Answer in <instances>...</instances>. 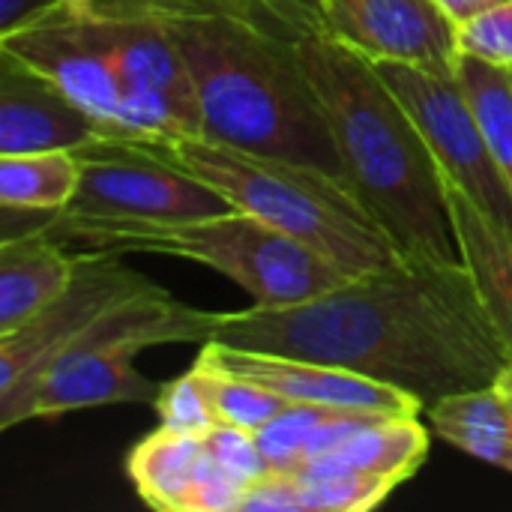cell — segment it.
I'll list each match as a JSON object with an SVG mask.
<instances>
[{
	"label": "cell",
	"mask_w": 512,
	"mask_h": 512,
	"mask_svg": "<svg viewBox=\"0 0 512 512\" xmlns=\"http://www.w3.org/2000/svg\"><path fill=\"white\" fill-rule=\"evenodd\" d=\"M96 3L147 15L165 30L192 81L204 138L312 162L342 177L330 129L294 54L288 0Z\"/></svg>",
	"instance_id": "obj_2"
},
{
	"label": "cell",
	"mask_w": 512,
	"mask_h": 512,
	"mask_svg": "<svg viewBox=\"0 0 512 512\" xmlns=\"http://www.w3.org/2000/svg\"><path fill=\"white\" fill-rule=\"evenodd\" d=\"M60 3L72 12H93V6H96V0H60Z\"/></svg>",
	"instance_id": "obj_28"
},
{
	"label": "cell",
	"mask_w": 512,
	"mask_h": 512,
	"mask_svg": "<svg viewBox=\"0 0 512 512\" xmlns=\"http://www.w3.org/2000/svg\"><path fill=\"white\" fill-rule=\"evenodd\" d=\"M375 69L414 117L441 168V177L462 189L492 219L512 228L510 186L492 159L483 126L456 69L411 63H375Z\"/></svg>",
	"instance_id": "obj_6"
},
{
	"label": "cell",
	"mask_w": 512,
	"mask_h": 512,
	"mask_svg": "<svg viewBox=\"0 0 512 512\" xmlns=\"http://www.w3.org/2000/svg\"><path fill=\"white\" fill-rule=\"evenodd\" d=\"M75 150L81 156V186L66 207L69 213L171 222L231 210L204 180L165 162L138 141L99 135Z\"/></svg>",
	"instance_id": "obj_7"
},
{
	"label": "cell",
	"mask_w": 512,
	"mask_h": 512,
	"mask_svg": "<svg viewBox=\"0 0 512 512\" xmlns=\"http://www.w3.org/2000/svg\"><path fill=\"white\" fill-rule=\"evenodd\" d=\"M138 345H96L63 351L21 396L0 429H15L30 420H54L69 411L102 405H153L159 387L135 369Z\"/></svg>",
	"instance_id": "obj_11"
},
{
	"label": "cell",
	"mask_w": 512,
	"mask_h": 512,
	"mask_svg": "<svg viewBox=\"0 0 512 512\" xmlns=\"http://www.w3.org/2000/svg\"><path fill=\"white\" fill-rule=\"evenodd\" d=\"M99 138L93 117L51 78L0 51V156L75 150Z\"/></svg>",
	"instance_id": "obj_13"
},
{
	"label": "cell",
	"mask_w": 512,
	"mask_h": 512,
	"mask_svg": "<svg viewBox=\"0 0 512 512\" xmlns=\"http://www.w3.org/2000/svg\"><path fill=\"white\" fill-rule=\"evenodd\" d=\"M426 417L450 447L512 474V411L495 384L444 396L426 408Z\"/></svg>",
	"instance_id": "obj_17"
},
{
	"label": "cell",
	"mask_w": 512,
	"mask_h": 512,
	"mask_svg": "<svg viewBox=\"0 0 512 512\" xmlns=\"http://www.w3.org/2000/svg\"><path fill=\"white\" fill-rule=\"evenodd\" d=\"M81 186L78 150H36L0 156V204L24 210H66Z\"/></svg>",
	"instance_id": "obj_18"
},
{
	"label": "cell",
	"mask_w": 512,
	"mask_h": 512,
	"mask_svg": "<svg viewBox=\"0 0 512 512\" xmlns=\"http://www.w3.org/2000/svg\"><path fill=\"white\" fill-rule=\"evenodd\" d=\"M210 342L342 366L423 408L492 387L512 357L468 267L426 258L351 276L303 303L219 312Z\"/></svg>",
	"instance_id": "obj_1"
},
{
	"label": "cell",
	"mask_w": 512,
	"mask_h": 512,
	"mask_svg": "<svg viewBox=\"0 0 512 512\" xmlns=\"http://www.w3.org/2000/svg\"><path fill=\"white\" fill-rule=\"evenodd\" d=\"M435 3H438L441 12L459 27V24L477 18L480 12H486V9H492V6H498V3H504V0H435Z\"/></svg>",
	"instance_id": "obj_26"
},
{
	"label": "cell",
	"mask_w": 512,
	"mask_h": 512,
	"mask_svg": "<svg viewBox=\"0 0 512 512\" xmlns=\"http://www.w3.org/2000/svg\"><path fill=\"white\" fill-rule=\"evenodd\" d=\"M303 78L324 114L342 177L405 258L462 261L441 168L375 63L339 42L318 0H288Z\"/></svg>",
	"instance_id": "obj_3"
},
{
	"label": "cell",
	"mask_w": 512,
	"mask_h": 512,
	"mask_svg": "<svg viewBox=\"0 0 512 512\" xmlns=\"http://www.w3.org/2000/svg\"><path fill=\"white\" fill-rule=\"evenodd\" d=\"M135 495L159 512H240L246 489L210 459L204 435L159 426L126 456Z\"/></svg>",
	"instance_id": "obj_12"
},
{
	"label": "cell",
	"mask_w": 512,
	"mask_h": 512,
	"mask_svg": "<svg viewBox=\"0 0 512 512\" xmlns=\"http://www.w3.org/2000/svg\"><path fill=\"white\" fill-rule=\"evenodd\" d=\"M324 27L372 63L456 69V24L435 0H318Z\"/></svg>",
	"instance_id": "obj_10"
},
{
	"label": "cell",
	"mask_w": 512,
	"mask_h": 512,
	"mask_svg": "<svg viewBox=\"0 0 512 512\" xmlns=\"http://www.w3.org/2000/svg\"><path fill=\"white\" fill-rule=\"evenodd\" d=\"M204 441H207L210 459L219 465V471H225L243 489H249L252 483H258L261 477L270 474V462L264 459L255 432L216 423L213 429L204 432Z\"/></svg>",
	"instance_id": "obj_24"
},
{
	"label": "cell",
	"mask_w": 512,
	"mask_h": 512,
	"mask_svg": "<svg viewBox=\"0 0 512 512\" xmlns=\"http://www.w3.org/2000/svg\"><path fill=\"white\" fill-rule=\"evenodd\" d=\"M198 360L213 369L258 381L282 393L294 405H318V408L390 414V417L426 411L423 402H417L411 393H402L390 384L372 381L366 375H357V372H348L342 366H330L321 360L249 351V348H234L222 342H204L198 351Z\"/></svg>",
	"instance_id": "obj_9"
},
{
	"label": "cell",
	"mask_w": 512,
	"mask_h": 512,
	"mask_svg": "<svg viewBox=\"0 0 512 512\" xmlns=\"http://www.w3.org/2000/svg\"><path fill=\"white\" fill-rule=\"evenodd\" d=\"M153 408L159 414V426L165 429L204 435L207 429L216 426V411L210 402L207 378L198 363H192L180 378H171L168 384H162Z\"/></svg>",
	"instance_id": "obj_22"
},
{
	"label": "cell",
	"mask_w": 512,
	"mask_h": 512,
	"mask_svg": "<svg viewBox=\"0 0 512 512\" xmlns=\"http://www.w3.org/2000/svg\"><path fill=\"white\" fill-rule=\"evenodd\" d=\"M429 444L420 414L372 417L297 474H363L402 486L423 468Z\"/></svg>",
	"instance_id": "obj_15"
},
{
	"label": "cell",
	"mask_w": 512,
	"mask_h": 512,
	"mask_svg": "<svg viewBox=\"0 0 512 512\" xmlns=\"http://www.w3.org/2000/svg\"><path fill=\"white\" fill-rule=\"evenodd\" d=\"M45 234L111 255L138 252L204 264L240 285L255 306L303 303L351 279L309 246L234 207L171 222L102 219L60 210Z\"/></svg>",
	"instance_id": "obj_5"
},
{
	"label": "cell",
	"mask_w": 512,
	"mask_h": 512,
	"mask_svg": "<svg viewBox=\"0 0 512 512\" xmlns=\"http://www.w3.org/2000/svg\"><path fill=\"white\" fill-rule=\"evenodd\" d=\"M138 144L204 180L228 207L294 237L348 276L375 273L405 258L354 189L312 162L255 153L204 135Z\"/></svg>",
	"instance_id": "obj_4"
},
{
	"label": "cell",
	"mask_w": 512,
	"mask_h": 512,
	"mask_svg": "<svg viewBox=\"0 0 512 512\" xmlns=\"http://www.w3.org/2000/svg\"><path fill=\"white\" fill-rule=\"evenodd\" d=\"M456 75L477 111L492 159L512 192V72L459 57Z\"/></svg>",
	"instance_id": "obj_19"
},
{
	"label": "cell",
	"mask_w": 512,
	"mask_h": 512,
	"mask_svg": "<svg viewBox=\"0 0 512 512\" xmlns=\"http://www.w3.org/2000/svg\"><path fill=\"white\" fill-rule=\"evenodd\" d=\"M495 387H498V393L504 396V402L510 405V411H512V357L507 360V366L501 369V375H498Z\"/></svg>",
	"instance_id": "obj_27"
},
{
	"label": "cell",
	"mask_w": 512,
	"mask_h": 512,
	"mask_svg": "<svg viewBox=\"0 0 512 512\" xmlns=\"http://www.w3.org/2000/svg\"><path fill=\"white\" fill-rule=\"evenodd\" d=\"M78 252L51 234L0 240V333L48 309L75 279Z\"/></svg>",
	"instance_id": "obj_16"
},
{
	"label": "cell",
	"mask_w": 512,
	"mask_h": 512,
	"mask_svg": "<svg viewBox=\"0 0 512 512\" xmlns=\"http://www.w3.org/2000/svg\"><path fill=\"white\" fill-rule=\"evenodd\" d=\"M456 54L512 72V0L456 27Z\"/></svg>",
	"instance_id": "obj_23"
},
{
	"label": "cell",
	"mask_w": 512,
	"mask_h": 512,
	"mask_svg": "<svg viewBox=\"0 0 512 512\" xmlns=\"http://www.w3.org/2000/svg\"><path fill=\"white\" fill-rule=\"evenodd\" d=\"M63 6L60 0H0V36L36 21L39 15Z\"/></svg>",
	"instance_id": "obj_25"
},
{
	"label": "cell",
	"mask_w": 512,
	"mask_h": 512,
	"mask_svg": "<svg viewBox=\"0 0 512 512\" xmlns=\"http://www.w3.org/2000/svg\"><path fill=\"white\" fill-rule=\"evenodd\" d=\"M444 198L459 243V258L468 267L474 288L512 351V228L492 219L462 189L444 180Z\"/></svg>",
	"instance_id": "obj_14"
},
{
	"label": "cell",
	"mask_w": 512,
	"mask_h": 512,
	"mask_svg": "<svg viewBox=\"0 0 512 512\" xmlns=\"http://www.w3.org/2000/svg\"><path fill=\"white\" fill-rule=\"evenodd\" d=\"M291 512H366L381 507L399 486L363 474H285Z\"/></svg>",
	"instance_id": "obj_20"
},
{
	"label": "cell",
	"mask_w": 512,
	"mask_h": 512,
	"mask_svg": "<svg viewBox=\"0 0 512 512\" xmlns=\"http://www.w3.org/2000/svg\"><path fill=\"white\" fill-rule=\"evenodd\" d=\"M156 282L129 270L120 255L84 249L72 285L39 315L0 333V420L12 414L30 384L114 303L150 291Z\"/></svg>",
	"instance_id": "obj_8"
},
{
	"label": "cell",
	"mask_w": 512,
	"mask_h": 512,
	"mask_svg": "<svg viewBox=\"0 0 512 512\" xmlns=\"http://www.w3.org/2000/svg\"><path fill=\"white\" fill-rule=\"evenodd\" d=\"M204 369L207 378V390H210V402L216 411V423L222 426H234V429H246V432H258L267 423H273L279 414H285L294 402L285 399L282 393L249 381L243 375H231L222 369H213L201 360H195Z\"/></svg>",
	"instance_id": "obj_21"
}]
</instances>
